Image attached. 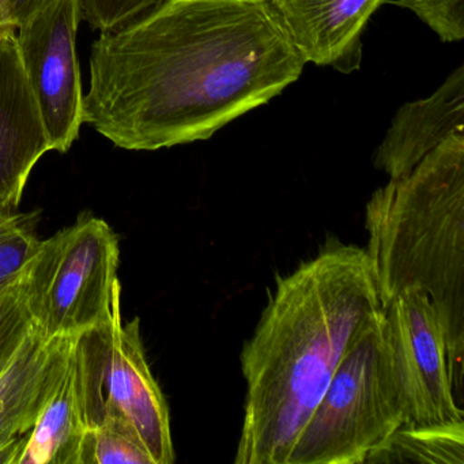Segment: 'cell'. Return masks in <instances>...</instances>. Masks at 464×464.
<instances>
[{"label": "cell", "mask_w": 464, "mask_h": 464, "mask_svg": "<svg viewBox=\"0 0 464 464\" xmlns=\"http://www.w3.org/2000/svg\"><path fill=\"white\" fill-rule=\"evenodd\" d=\"M51 2L53 0H9L10 20L15 31Z\"/></svg>", "instance_id": "ffe728a7"}, {"label": "cell", "mask_w": 464, "mask_h": 464, "mask_svg": "<svg viewBox=\"0 0 464 464\" xmlns=\"http://www.w3.org/2000/svg\"><path fill=\"white\" fill-rule=\"evenodd\" d=\"M390 4L411 10L442 42L464 39V0H391Z\"/></svg>", "instance_id": "ac0fdd59"}, {"label": "cell", "mask_w": 464, "mask_h": 464, "mask_svg": "<svg viewBox=\"0 0 464 464\" xmlns=\"http://www.w3.org/2000/svg\"><path fill=\"white\" fill-rule=\"evenodd\" d=\"M50 151L17 37L10 34L0 40V205L20 208L34 167Z\"/></svg>", "instance_id": "30bf717a"}, {"label": "cell", "mask_w": 464, "mask_h": 464, "mask_svg": "<svg viewBox=\"0 0 464 464\" xmlns=\"http://www.w3.org/2000/svg\"><path fill=\"white\" fill-rule=\"evenodd\" d=\"M75 339H47L34 324L0 376V464H17L24 440L66 371Z\"/></svg>", "instance_id": "9c48e42d"}, {"label": "cell", "mask_w": 464, "mask_h": 464, "mask_svg": "<svg viewBox=\"0 0 464 464\" xmlns=\"http://www.w3.org/2000/svg\"><path fill=\"white\" fill-rule=\"evenodd\" d=\"M121 241L91 211L40 241L26 270L28 303L47 339L78 338L121 311Z\"/></svg>", "instance_id": "5b68a950"}, {"label": "cell", "mask_w": 464, "mask_h": 464, "mask_svg": "<svg viewBox=\"0 0 464 464\" xmlns=\"http://www.w3.org/2000/svg\"><path fill=\"white\" fill-rule=\"evenodd\" d=\"M80 0H53L15 31L21 61L39 107L51 150L66 154L83 126L77 36Z\"/></svg>", "instance_id": "ba28073f"}, {"label": "cell", "mask_w": 464, "mask_h": 464, "mask_svg": "<svg viewBox=\"0 0 464 464\" xmlns=\"http://www.w3.org/2000/svg\"><path fill=\"white\" fill-rule=\"evenodd\" d=\"M15 34L10 20L9 0H0V40Z\"/></svg>", "instance_id": "44dd1931"}, {"label": "cell", "mask_w": 464, "mask_h": 464, "mask_svg": "<svg viewBox=\"0 0 464 464\" xmlns=\"http://www.w3.org/2000/svg\"><path fill=\"white\" fill-rule=\"evenodd\" d=\"M403 423L382 312L344 353L286 464H363Z\"/></svg>", "instance_id": "277c9868"}, {"label": "cell", "mask_w": 464, "mask_h": 464, "mask_svg": "<svg viewBox=\"0 0 464 464\" xmlns=\"http://www.w3.org/2000/svg\"><path fill=\"white\" fill-rule=\"evenodd\" d=\"M382 312L360 246L330 240L276 279L241 352L246 398L236 464H286L344 353Z\"/></svg>", "instance_id": "7a4b0ae2"}, {"label": "cell", "mask_w": 464, "mask_h": 464, "mask_svg": "<svg viewBox=\"0 0 464 464\" xmlns=\"http://www.w3.org/2000/svg\"><path fill=\"white\" fill-rule=\"evenodd\" d=\"M365 249L382 309L420 289L447 342L456 399L463 393L464 131L450 135L409 175L390 180L366 205Z\"/></svg>", "instance_id": "3957f363"}, {"label": "cell", "mask_w": 464, "mask_h": 464, "mask_svg": "<svg viewBox=\"0 0 464 464\" xmlns=\"http://www.w3.org/2000/svg\"><path fill=\"white\" fill-rule=\"evenodd\" d=\"M72 360L86 429L123 426L154 464H172L169 407L146 358L140 317L124 323L119 311L110 324L78 336Z\"/></svg>", "instance_id": "8992f818"}, {"label": "cell", "mask_w": 464, "mask_h": 464, "mask_svg": "<svg viewBox=\"0 0 464 464\" xmlns=\"http://www.w3.org/2000/svg\"><path fill=\"white\" fill-rule=\"evenodd\" d=\"M464 131V64L436 93L407 102L396 112L374 153V167L398 180L409 175L450 135Z\"/></svg>", "instance_id": "7c38bea8"}, {"label": "cell", "mask_w": 464, "mask_h": 464, "mask_svg": "<svg viewBox=\"0 0 464 464\" xmlns=\"http://www.w3.org/2000/svg\"><path fill=\"white\" fill-rule=\"evenodd\" d=\"M305 64L270 0H164L92 45L83 124L130 151L208 140Z\"/></svg>", "instance_id": "6da1fadb"}, {"label": "cell", "mask_w": 464, "mask_h": 464, "mask_svg": "<svg viewBox=\"0 0 464 464\" xmlns=\"http://www.w3.org/2000/svg\"><path fill=\"white\" fill-rule=\"evenodd\" d=\"M385 339L403 406V425L464 422L453 391L447 342L430 298L420 289L384 309Z\"/></svg>", "instance_id": "52a82bcc"}, {"label": "cell", "mask_w": 464, "mask_h": 464, "mask_svg": "<svg viewBox=\"0 0 464 464\" xmlns=\"http://www.w3.org/2000/svg\"><path fill=\"white\" fill-rule=\"evenodd\" d=\"M305 63L354 72L363 31L387 0H270Z\"/></svg>", "instance_id": "8fae6325"}, {"label": "cell", "mask_w": 464, "mask_h": 464, "mask_svg": "<svg viewBox=\"0 0 464 464\" xmlns=\"http://www.w3.org/2000/svg\"><path fill=\"white\" fill-rule=\"evenodd\" d=\"M26 270L28 267L0 286V376L34 324L29 309Z\"/></svg>", "instance_id": "2e32d148"}, {"label": "cell", "mask_w": 464, "mask_h": 464, "mask_svg": "<svg viewBox=\"0 0 464 464\" xmlns=\"http://www.w3.org/2000/svg\"><path fill=\"white\" fill-rule=\"evenodd\" d=\"M164 0H80L82 20L100 34L115 31Z\"/></svg>", "instance_id": "d6986e66"}, {"label": "cell", "mask_w": 464, "mask_h": 464, "mask_svg": "<svg viewBox=\"0 0 464 464\" xmlns=\"http://www.w3.org/2000/svg\"><path fill=\"white\" fill-rule=\"evenodd\" d=\"M371 463H464V422L401 425L369 453Z\"/></svg>", "instance_id": "5bb4252c"}, {"label": "cell", "mask_w": 464, "mask_h": 464, "mask_svg": "<svg viewBox=\"0 0 464 464\" xmlns=\"http://www.w3.org/2000/svg\"><path fill=\"white\" fill-rule=\"evenodd\" d=\"M78 464H154L145 448L123 426L102 423L86 429Z\"/></svg>", "instance_id": "e0dca14e"}, {"label": "cell", "mask_w": 464, "mask_h": 464, "mask_svg": "<svg viewBox=\"0 0 464 464\" xmlns=\"http://www.w3.org/2000/svg\"><path fill=\"white\" fill-rule=\"evenodd\" d=\"M39 214L0 205V286L20 276L39 248Z\"/></svg>", "instance_id": "9a60e30c"}, {"label": "cell", "mask_w": 464, "mask_h": 464, "mask_svg": "<svg viewBox=\"0 0 464 464\" xmlns=\"http://www.w3.org/2000/svg\"><path fill=\"white\" fill-rule=\"evenodd\" d=\"M72 350L63 376L31 433L24 440L17 464H78L80 460L86 423L75 379Z\"/></svg>", "instance_id": "4fadbf2b"}]
</instances>
